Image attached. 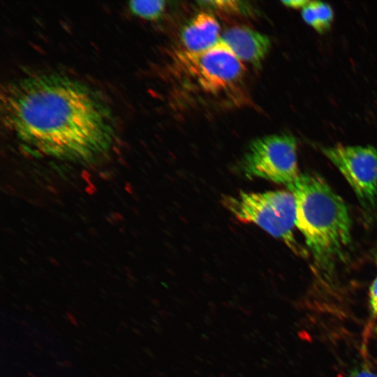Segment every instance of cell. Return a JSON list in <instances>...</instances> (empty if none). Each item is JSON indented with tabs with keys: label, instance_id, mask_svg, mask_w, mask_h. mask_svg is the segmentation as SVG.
Returning <instances> with one entry per match:
<instances>
[{
	"label": "cell",
	"instance_id": "5b68a950",
	"mask_svg": "<svg viewBox=\"0 0 377 377\" xmlns=\"http://www.w3.org/2000/svg\"><path fill=\"white\" fill-rule=\"evenodd\" d=\"M297 148V140L292 135L259 138L249 145L242 170L248 177L263 178L287 186L300 175Z\"/></svg>",
	"mask_w": 377,
	"mask_h": 377
},
{
	"label": "cell",
	"instance_id": "5bb4252c",
	"mask_svg": "<svg viewBox=\"0 0 377 377\" xmlns=\"http://www.w3.org/2000/svg\"><path fill=\"white\" fill-rule=\"evenodd\" d=\"M309 1L306 0H290V1H282V3L289 8L295 9H302Z\"/></svg>",
	"mask_w": 377,
	"mask_h": 377
},
{
	"label": "cell",
	"instance_id": "9c48e42d",
	"mask_svg": "<svg viewBox=\"0 0 377 377\" xmlns=\"http://www.w3.org/2000/svg\"><path fill=\"white\" fill-rule=\"evenodd\" d=\"M302 17L306 24L322 34L331 27L334 20V11L326 3L309 1L302 9Z\"/></svg>",
	"mask_w": 377,
	"mask_h": 377
},
{
	"label": "cell",
	"instance_id": "277c9868",
	"mask_svg": "<svg viewBox=\"0 0 377 377\" xmlns=\"http://www.w3.org/2000/svg\"><path fill=\"white\" fill-rule=\"evenodd\" d=\"M222 202L240 221L253 223L282 240L296 254L304 253L293 235L296 202L290 191L241 192L223 197Z\"/></svg>",
	"mask_w": 377,
	"mask_h": 377
},
{
	"label": "cell",
	"instance_id": "6da1fadb",
	"mask_svg": "<svg viewBox=\"0 0 377 377\" xmlns=\"http://www.w3.org/2000/svg\"><path fill=\"white\" fill-rule=\"evenodd\" d=\"M1 114L22 144L61 160L89 161L110 148L114 135L100 96L59 74L29 75L9 84L1 94Z\"/></svg>",
	"mask_w": 377,
	"mask_h": 377
},
{
	"label": "cell",
	"instance_id": "4fadbf2b",
	"mask_svg": "<svg viewBox=\"0 0 377 377\" xmlns=\"http://www.w3.org/2000/svg\"><path fill=\"white\" fill-rule=\"evenodd\" d=\"M349 377H377V374L366 367H360L352 371Z\"/></svg>",
	"mask_w": 377,
	"mask_h": 377
},
{
	"label": "cell",
	"instance_id": "30bf717a",
	"mask_svg": "<svg viewBox=\"0 0 377 377\" xmlns=\"http://www.w3.org/2000/svg\"><path fill=\"white\" fill-rule=\"evenodd\" d=\"M165 1L160 0L129 2L130 10L135 15L151 20L160 17L165 11Z\"/></svg>",
	"mask_w": 377,
	"mask_h": 377
},
{
	"label": "cell",
	"instance_id": "52a82bcc",
	"mask_svg": "<svg viewBox=\"0 0 377 377\" xmlns=\"http://www.w3.org/2000/svg\"><path fill=\"white\" fill-rule=\"evenodd\" d=\"M223 41L242 61L259 67L267 55L269 38L246 26H235L226 29L221 36Z\"/></svg>",
	"mask_w": 377,
	"mask_h": 377
},
{
	"label": "cell",
	"instance_id": "7a4b0ae2",
	"mask_svg": "<svg viewBox=\"0 0 377 377\" xmlns=\"http://www.w3.org/2000/svg\"><path fill=\"white\" fill-rule=\"evenodd\" d=\"M288 189L296 202V227L318 269L330 272L350 242L351 221L341 199L320 177L300 174Z\"/></svg>",
	"mask_w": 377,
	"mask_h": 377
},
{
	"label": "cell",
	"instance_id": "8992f818",
	"mask_svg": "<svg viewBox=\"0 0 377 377\" xmlns=\"http://www.w3.org/2000/svg\"><path fill=\"white\" fill-rule=\"evenodd\" d=\"M366 207L377 199V148L337 145L322 149Z\"/></svg>",
	"mask_w": 377,
	"mask_h": 377
},
{
	"label": "cell",
	"instance_id": "ba28073f",
	"mask_svg": "<svg viewBox=\"0 0 377 377\" xmlns=\"http://www.w3.org/2000/svg\"><path fill=\"white\" fill-rule=\"evenodd\" d=\"M180 38L182 49L193 52L204 51L220 40V25L211 14L202 12L185 25Z\"/></svg>",
	"mask_w": 377,
	"mask_h": 377
},
{
	"label": "cell",
	"instance_id": "7c38bea8",
	"mask_svg": "<svg viewBox=\"0 0 377 377\" xmlns=\"http://www.w3.org/2000/svg\"><path fill=\"white\" fill-rule=\"evenodd\" d=\"M369 304L372 313L377 316V276L369 288Z\"/></svg>",
	"mask_w": 377,
	"mask_h": 377
},
{
	"label": "cell",
	"instance_id": "3957f363",
	"mask_svg": "<svg viewBox=\"0 0 377 377\" xmlns=\"http://www.w3.org/2000/svg\"><path fill=\"white\" fill-rule=\"evenodd\" d=\"M169 71L174 83L183 91L212 99L235 97L246 75L242 61L221 39L201 52L173 50Z\"/></svg>",
	"mask_w": 377,
	"mask_h": 377
},
{
	"label": "cell",
	"instance_id": "8fae6325",
	"mask_svg": "<svg viewBox=\"0 0 377 377\" xmlns=\"http://www.w3.org/2000/svg\"><path fill=\"white\" fill-rule=\"evenodd\" d=\"M200 5L207 8H213L218 10H221L227 13H241L244 11V6L241 1H199Z\"/></svg>",
	"mask_w": 377,
	"mask_h": 377
}]
</instances>
